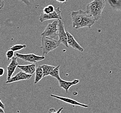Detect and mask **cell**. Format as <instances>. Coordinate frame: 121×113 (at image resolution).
I'll list each match as a JSON object with an SVG mask.
<instances>
[{
    "mask_svg": "<svg viewBox=\"0 0 121 113\" xmlns=\"http://www.w3.org/2000/svg\"><path fill=\"white\" fill-rule=\"evenodd\" d=\"M71 17L73 27L76 29L85 27L90 28L95 22L86 11L82 10L73 11L71 13Z\"/></svg>",
    "mask_w": 121,
    "mask_h": 113,
    "instance_id": "cell-1",
    "label": "cell"
},
{
    "mask_svg": "<svg viewBox=\"0 0 121 113\" xmlns=\"http://www.w3.org/2000/svg\"><path fill=\"white\" fill-rule=\"evenodd\" d=\"M105 5V0H93L87 5L86 11L92 17L95 21H97L101 18Z\"/></svg>",
    "mask_w": 121,
    "mask_h": 113,
    "instance_id": "cell-2",
    "label": "cell"
},
{
    "mask_svg": "<svg viewBox=\"0 0 121 113\" xmlns=\"http://www.w3.org/2000/svg\"><path fill=\"white\" fill-rule=\"evenodd\" d=\"M60 45V44L58 41L56 39L49 37H42L40 48L43 50V56L47 54L50 51L55 50Z\"/></svg>",
    "mask_w": 121,
    "mask_h": 113,
    "instance_id": "cell-3",
    "label": "cell"
},
{
    "mask_svg": "<svg viewBox=\"0 0 121 113\" xmlns=\"http://www.w3.org/2000/svg\"><path fill=\"white\" fill-rule=\"evenodd\" d=\"M58 20H55L49 23L46 27L45 30L41 34V36L56 39L58 37Z\"/></svg>",
    "mask_w": 121,
    "mask_h": 113,
    "instance_id": "cell-4",
    "label": "cell"
},
{
    "mask_svg": "<svg viewBox=\"0 0 121 113\" xmlns=\"http://www.w3.org/2000/svg\"><path fill=\"white\" fill-rule=\"evenodd\" d=\"M61 11L60 7L55 8V10L52 13L49 14L41 13L39 16V20L40 22L42 23L44 21H48L50 20H62Z\"/></svg>",
    "mask_w": 121,
    "mask_h": 113,
    "instance_id": "cell-5",
    "label": "cell"
},
{
    "mask_svg": "<svg viewBox=\"0 0 121 113\" xmlns=\"http://www.w3.org/2000/svg\"><path fill=\"white\" fill-rule=\"evenodd\" d=\"M58 24V42L60 44H63L66 47H68L67 44V36L66 33L64 23L62 20H59Z\"/></svg>",
    "mask_w": 121,
    "mask_h": 113,
    "instance_id": "cell-6",
    "label": "cell"
},
{
    "mask_svg": "<svg viewBox=\"0 0 121 113\" xmlns=\"http://www.w3.org/2000/svg\"><path fill=\"white\" fill-rule=\"evenodd\" d=\"M15 56L17 58L21 59L22 60L30 63H36L39 61H43L45 59L44 56H38L34 54H21L19 53H16Z\"/></svg>",
    "mask_w": 121,
    "mask_h": 113,
    "instance_id": "cell-7",
    "label": "cell"
},
{
    "mask_svg": "<svg viewBox=\"0 0 121 113\" xmlns=\"http://www.w3.org/2000/svg\"><path fill=\"white\" fill-rule=\"evenodd\" d=\"M32 75L27 74L23 71H20L16 74L15 76L12 77L10 79L6 82V84H10L15 82L18 81L23 80H29L31 78Z\"/></svg>",
    "mask_w": 121,
    "mask_h": 113,
    "instance_id": "cell-8",
    "label": "cell"
},
{
    "mask_svg": "<svg viewBox=\"0 0 121 113\" xmlns=\"http://www.w3.org/2000/svg\"><path fill=\"white\" fill-rule=\"evenodd\" d=\"M66 33L67 36V44L68 46H70L73 49L78 50L80 52H84V48L82 47L79 43L77 42L73 35L68 32H66Z\"/></svg>",
    "mask_w": 121,
    "mask_h": 113,
    "instance_id": "cell-9",
    "label": "cell"
},
{
    "mask_svg": "<svg viewBox=\"0 0 121 113\" xmlns=\"http://www.w3.org/2000/svg\"><path fill=\"white\" fill-rule=\"evenodd\" d=\"M17 57L14 56L12 58L11 62L7 67V80L10 79L12 77L13 74L15 71L16 68L18 65V63L17 61Z\"/></svg>",
    "mask_w": 121,
    "mask_h": 113,
    "instance_id": "cell-10",
    "label": "cell"
},
{
    "mask_svg": "<svg viewBox=\"0 0 121 113\" xmlns=\"http://www.w3.org/2000/svg\"><path fill=\"white\" fill-rule=\"evenodd\" d=\"M51 97H52L55 98L56 99H57L58 100H60L61 101H63L64 102L66 103L67 104H70L71 105H75V106H81L82 107H83L85 108H87L89 107V106L81 104L80 103L77 102L75 100L69 98H66V97H62L59 96H56L55 95H51Z\"/></svg>",
    "mask_w": 121,
    "mask_h": 113,
    "instance_id": "cell-11",
    "label": "cell"
},
{
    "mask_svg": "<svg viewBox=\"0 0 121 113\" xmlns=\"http://www.w3.org/2000/svg\"><path fill=\"white\" fill-rule=\"evenodd\" d=\"M58 81L59 83L60 87L64 90L66 93H68L70 87L78 84L79 82V80L78 79H75L72 81H67L60 79Z\"/></svg>",
    "mask_w": 121,
    "mask_h": 113,
    "instance_id": "cell-12",
    "label": "cell"
},
{
    "mask_svg": "<svg viewBox=\"0 0 121 113\" xmlns=\"http://www.w3.org/2000/svg\"><path fill=\"white\" fill-rule=\"evenodd\" d=\"M17 68L20 69L24 73L29 74H34L36 71V66L35 64H31L25 65H18L17 67Z\"/></svg>",
    "mask_w": 121,
    "mask_h": 113,
    "instance_id": "cell-13",
    "label": "cell"
},
{
    "mask_svg": "<svg viewBox=\"0 0 121 113\" xmlns=\"http://www.w3.org/2000/svg\"><path fill=\"white\" fill-rule=\"evenodd\" d=\"M35 76L34 78V84H37L43 78V71L41 66H39L36 68L35 72Z\"/></svg>",
    "mask_w": 121,
    "mask_h": 113,
    "instance_id": "cell-14",
    "label": "cell"
},
{
    "mask_svg": "<svg viewBox=\"0 0 121 113\" xmlns=\"http://www.w3.org/2000/svg\"><path fill=\"white\" fill-rule=\"evenodd\" d=\"M41 67L43 71V77H45L49 76L50 75L51 72L53 71V69L55 68V67L51 66L48 64H43L41 65Z\"/></svg>",
    "mask_w": 121,
    "mask_h": 113,
    "instance_id": "cell-15",
    "label": "cell"
},
{
    "mask_svg": "<svg viewBox=\"0 0 121 113\" xmlns=\"http://www.w3.org/2000/svg\"><path fill=\"white\" fill-rule=\"evenodd\" d=\"M60 65L56 67L55 68L53 69V71L51 72L50 76L54 77L57 80V81L60 80L61 79L60 76Z\"/></svg>",
    "mask_w": 121,
    "mask_h": 113,
    "instance_id": "cell-16",
    "label": "cell"
},
{
    "mask_svg": "<svg viewBox=\"0 0 121 113\" xmlns=\"http://www.w3.org/2000/svg\"><path fill=\"white\" fill-rule=\"evenodd\" d=\"M26 47V45H16L12 46L10 48V49L12 50L13 52L19 51L22 50Z\"/></svg>",
    "mask_w": 121,
    "mask_h": 113,
    "instance_id": "cell-17",
    "label": "cell"
},
{
    "mask_svg": "<svg viewBox=\"0 0 121 113\" xmlns=\"http://www.w3.org/2000/svg\"><path fill=\"white\" fill-rule=\"evenodd\" d=\"M55 8L52 5H49L46 7L43 10V13L45 14H49L52 13L55 10Z\"/></svg>",
    "mask_w": 121,
    "mask_h": 113,
    "instance_id": "cell-18",
    "label": "cell"
},
{
    "mask_svg": "<svg viewBox=\"0 0 121 113\" xmlns=\"http://www.w3.org/2000/svg\"><path fill=\"white\" fill-rule=\"evenodd\" d=\"M14 52H13L12 50H11V49L7 51V52H6V57H7L8 61L10 60L11 59H12L14 57Z\"/></svg>",
    "mask_w": 121,
    "mask_h": 113,
    "instance_id": "cell-19",
    "label": "cell"
},
{
    "mask_svg": "<svg viewBox=\"0 0 121 113\" xmlns=\"http://www.w3.org/2000/svg\"><path fill=\"white\" fill-rule=\"evenodd\" d=\"M64 108L63 107L59 109L58 111H56L54 108H51L48 110V113H61L62 110H63Z\"/></svg>",
    "mask_w": 121,
    "mask_h": 113,
    "instance_id": "cell-20",
    "label": "cell"
},
{
    "mask_svg": "<svg viewBox=\"0 0 121 113\" xmlns=\"http://www.w3.org/2000/svg\"><path fill=\"white\" fill-rule=\"evenodd\" d=\"M18 0L21 1L23 3H24L26 6H29L31 5L30 2V1H29V0Z\"/></svg>",
    "mask_w": 121,
    "mask_h": 113,
    "instance_id": "cell-21",
    "label": "cell"
},
{
    "mask_svg": "<svg viewBox=\"0 0 121 113\" xmlns=\"http://www.w3.org/2000/svg\"><path fill=\"white\" fill-rule=\"evenodd\" d=\"M5 2L4 0H0V10L2 9L4 7Z\"/></svg>",
    "mask_w": 121,
    "mask_h": 113,
    "instance_id": "cell-22",
    "label": "cell"
},
{
    "mask_svg": "<svg viewBox=\"0 0 121 113\" xmlns=\"http://www.w3.org/2000/svg\"><path fill=\"white\" fill-rule=\"evenodd\" d=\"M4 74V69L2 68H0V77L3 76Z\"/></svg>",
    "mask_w": 121,
    "mask_h": 113,
    "instance_id": "cell-23",
    "label": "cell"
},
{
    "mask_svg": "<svg viewBox=\"0 0 121 113\" xmlns=\"http://www.w3.org/2000/svg\"><path fill=\"white\" fill-rule=\"evenodd\" d=\"M56 1H58V2L60 3H67L69 0H55Z\"/></svg>",
    "mask_w": 121,
    "mask_h": 113,
    "instance_id": "cell-24",
    "label": "cell"
},
{
    "mask_svg": "<svg viewBox=\"0 0 121 113\" xmlns=\"http://www.w3.org/2000/svg\"><path fill=\"white\" fill-rule=\"evenodd\" d=\"M0 107L1 108H2L3 109H5V105L3 104V103L2 102L1 100L0 99Z\"/></svg>",
    "mask_w": 121,
    "mask_h": 113,
    "instance_id": "cell-25",
    "label": "cell"
},
{
    "mask_svg": "<svg viewBox=\"0 0 121 113\" xmlns=\"http://www.w3.org/2000/svg\"><path fill=\"white\" fill-rule=\"evenodd\" d=\"M0 113H4V109H2V108H0Z\"/></svg>",
    "mask_w": 121,
    "mask_h": 113,
    "instance_id": "cell-26",
    "label": "cell"
},
{
    "mask_svg": "<svg viewBox=\"0 0 121 113\" xmlns=\"http://www.w3.org/2000/svg\"></svg>",
    "mask_w": 121,
    "mask_h": 113,
    "instance_id": "cell-27",
    "label": "cell"
}]
</instances>
